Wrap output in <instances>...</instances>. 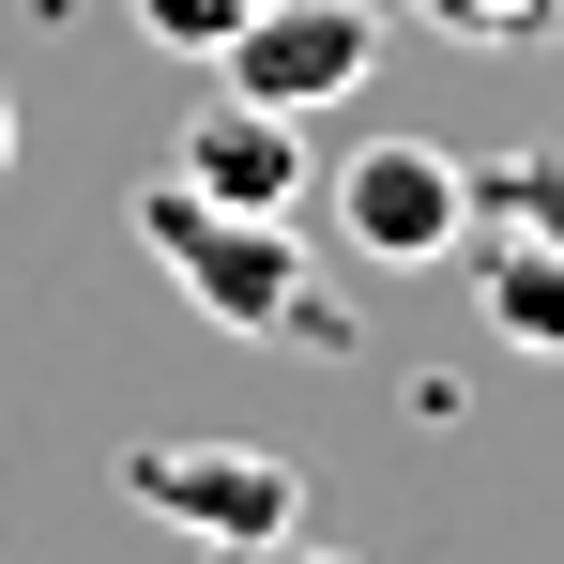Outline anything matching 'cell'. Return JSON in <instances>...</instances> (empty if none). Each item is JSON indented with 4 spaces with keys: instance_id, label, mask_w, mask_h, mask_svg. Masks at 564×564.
I'll return each instance as SVG.
<instances>
[{
    "instance_id": "cell-1",
    "label": "cell",
    "mask_w": 564,
    "mask_h": 564,
    "mask_svg": "<svg viewBox=\"0 0 564 564\" xmlns=\"http://www.w3.org/2000/svg\"><path fill=\"white\" fill-rule=\"evenodd\" d=\"M122 229L169 260V275L198 290V321L214 336H260V351H351V321L321 305V275H305V245H290V214H229V198H198L184 169H153V184L122 198Z\"/></svg>"
},
{
    "instance_id": "cell-2",
    "label": "cell",
    "mask_w": 564,
    "mask_h": 564,
    "mask_svg": "<svg viewBox=\"0 0 564 564\" xmlns=\"http://www.w3.org/2000/svg\"><path fill=\"white\" fill-rule=\"evenodd\" d=\"M122 503H153L169 534H198L214 564H260L275 534H305V473L275 443H138L122 458Z\"/></svg>"
},
{
    "instance_id": "cell-3",
    "label": "cell",
    "mask_w": 564,
    "mask_h": 564,
    "mask_svg": "<svg viewBox=\"0 0 564 564\" xmlns=\"http://www.w3.org/2000/svg\"><path fill=\"white\" fill-rule=\"evenodd\" d=\"M381 62V15L367 0H260L229 46H214V77L245 107H275V122H321V107H351Z\"/></svg>"
},
{
    "instance_id": "cell-4",
    "label": "cell",
    "mask_w": 564,
    "mask_h": 564,
    "mask_svg": "<svg viewBox=\"0 0 564 564\" xmlns=\"http://www.w3.org/2000/svg\"><path fill=\"white\" fill-rule=\"evenodd\" d=\"M321 198H336V229L367 260H458L473 245V169L443 138H367V153L321 169Z\"/></svg>"
},
{
    "instance_id": "cell-5",
    "label": "cell",
    "mask_w": 564,
    "mask_h": 564,
    "mask_svg": "<svg viewBox=\"0 0 564 564\" xmlns=\"http://www.w3.org/2000/svg\"><path fill=\"white\" fill-rule=\"evenodd\" d=\"M169 169H184L198 198H229V214H290V198L321 184V169H305V122H275V107H245V93H214V107H198Z\"/></svg>"
},
{
    "instance_id": "cell-6",
    "label": "cell",
    "mask_w": 564,
    "mask_h": 564,
    "mask_svg": "<svg viewBox=\"0 0 564 564\" xmlns=\"http://www.w3.org/2000/svg\"><path fill=\"white\" fill-rule=\"evenodd\" d=\"M473 321H488L503 351L564 367V245H534V229H488V245H473Z\"/></svg>"
},
{
    "instance_id": "cell-7",
    "label": "cell",
    "mask_w": 564,
    "mask_h": 564,
    "mask_svg": "<svg viewBox=\"0 0 564 564\" xmlns=\"http://www.w3.org/2000/svg\"><path fill=\"white\" fill-rule=\"evenodd\" d=\"M473 214H488V229H534V245H564V138L503 153V169H473Z\"/></svg>"
},
{
    "instance_id": "cell-8",
    "label": "cell",
    "mask_w": 564,
    "mask_h": 564,
    "mask_svg": "<svg viewBox=\"0 0 564 564\" xmlns=\"http://www.w3.org/2000/svg\"><path fill=\"white\" fill-rule=\"evenodd\" d=\"M427 31H458V46H550L564 31V0H412Z\"/></svg>"
},
{
    "instance_id": "cell-9",
    "label": "cell",
    "mask_w": 564,
    "mask_h": 564,
    "mask_svg": "<svg viewBox=\"0 0 564 564\" xmlns=\"http://www.w3.org/2000/svg\"><path fill=\"white\" fill-rule=\"evenodd\" d=\"M122 15H138V31H153L169 62H214V46H229V31H245L260 0H122Z\"/></svg>"
},
{
    "instance_id": "cell-10",
    "label": "cell",
    "mask_w": 564,
    "mask_h": 564,
    "mask_svg": "<svg viewBox=\"0 0 564 564\" xmlns=\"http://www.w3.org/2000/svg\"><path fill=\"white\" fill-rule=\"evenodd\" d=\"M260 564H351V550H305V534H275V550H260Z\"/></svg>"
},
{
    "instance_id": "cell-11",
    "label": "cell",
    "mask_w": 564,
    "mask_h": 564,
    "mask_svg": "<svg viewBox=\"0 0 564 564\" xmlns=\"http://www.w3.org/2000/svg\"><path fill=\"white\" fill-rule=\"evenodd\" d=\"M0 169H15V93H0Z\"/></svg>"
}]
</instances>
